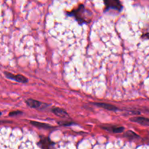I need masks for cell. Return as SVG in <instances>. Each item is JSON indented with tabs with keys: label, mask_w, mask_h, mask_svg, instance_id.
<instances>
[{
	"label": "cell",
	"mask_w": 149,
	"mask_h": 149,
	"mask_svg": "<svg viewBox=\"0 0 149 149\" xmlns=\"http://www.w3.org/2000/svg\"><path fill=\"white\" fill-rule=\"evenodd\" d=\"M52 112L54 114L56 115L57 116H59L61 118H68L69 115L68 113L65 111L64 109H61V108L55 107L52 109Z\"/></svg>",
	"instance_id": "obj_9"
},
{
	"label": "cell",
	"mask_w": 149,
	"mask_h": 149,
	"mask_svg": "<svg viewBox=\"0 0 149 149\" xmlns=\"http://www.w3.org/2000/svg\"><path fill=\"white\" fill-rule=\"evenodd\" d=\"M124 136L126 137V138H130V139H135V138H139V136H138L135 132H132V131L131 130H129L127 131V132H125V133L124 134Z\"/></svg>",
	"instance_id": "obj_11"
},
{
	"label": "cell",
	"mask_w": 149,
	"mask_h": 149,
	"mask_svg": "<svg viewBox=\"0 0 149 149\" xmlns=\"http://www.w3.org/2000/svg\"><path fill=\"white\" fill-rule=\"evenodd\" d=\"M130 121L135 123H138L143 126H149V119L143 116H133L130 118Z\"/></svg>",
	"instance_id": "obj_7"
},
{
	"label": "cell",
	"mask_w": 149,
	"mask_h": 149,
	"mask_svg": "<svg viewBox=\"0 0 149 149\" xmlns=\"http://www.w3.org/2000/svg\"><path fill=\"white\" fill-rule=\"evenodd\" d=\"M53 144L54 143L49 139V137L41 136V139L38 143V145L42 148V149H49Z\"/></svg>",
	"instance_id": "obj_6"
},
{
	"label": "cell",
	"mask_w": 149,
	"mask_h": 149,
	"mask_svg": "<svg viewBox=\"0 0 149 149\" xmlns=\"http://www.w3.org/2000/svg\"><path fill=\"white\" fill-rule=\"evenodd\" d=\"M25 102L27 104V106L31 108V109H39V110H43V109H46L47 107L49 106V104H48V103H43V102L39 101V100H33L32 98L27 99Z\"/></svg>",
	"instance_id": "obj_3"
},
{
	"label": "cell",
	"mask_w": 149,
	"mask_h": 149,
	"mask_svg": "<svg viewBox=\"0 0 149 149\" xmlns=\"http://www.w3.org/2000/svg\"><path fill=\"white\" fill-rule=\"evenodd\" d=\"M30 123L31 125H32L33 126L36 127L37 128H40V129L52 130L55 128V127L51 126V125H48V124L42 123V122H35V121H31Z\"/></svg>",
	"instance_id": "obj_10"
},
{
	"label": "cell",
	"mask_w": 149,
	"mask_h": 149,
	"mask_svg": "<svg viewBox=\"0 0 149 149\" xmlns=\"http://www.w3.org/2000/svg\"><path fill=\"white\" fill-rule=\"evenodd\" d=\"M105 4V11L108 10H114L121 12L122 10V4L120 0H103Z\"/></svg>",
	"instance_id": "obj_2"
},
{
	"label": "cell",
	"mask_w": 149,
	"mask_h": 149,
	"mask_svg": "<svg viewBox=\"0 0 149 149\" xmlns=\"http://www.w3.org/2000/svg\"><path fill=\"white\" fill-rule=\"evenodd\" d=\"M68 15L74 17L79 24L90 23L93 18V13L86 8L83 4H80L77 8L74 9L72 11L68 13Z\"/></svg>",
	"instance_id": "obj_1"
},
{
	"label": "cell",
	"mask_w": 149,
	"mask_h": 149,
	"mask_svg": "<svg viewBox=\"0 0 149 149\" xmlns=\"http://www.w3.org/2000/svg\"><path fill=\"white\" fill-rule=\"evenodd\" d=\"M100 127L107 132H113V133H122L125 130L124 127L116 126V125H100Z\"/></svg>",
	"instance_id": "obj_4"
},
{
	"label": "cell",
	"mask_w": 149,
	"mask_h": 149,
	"mask_svg": "<svg viewBox=\"0 0 149 149\" xmlns=\"http://www.w3.org/2000/svg\"><path fill=\"white\" fill-rule=\"evenodd\" d=\"M58 124L61 126H71L75 123L74 122H68V121H58Z\"/></svg>",
	"instance_id": "obj_12"
},
{
	"label": "cell",
	"mask_w": 149,
	"mask_h": 149,
	"mask_svg": "<svg viewBox=\"0 0 149 149\" xmlns=\"http://www.w3.org/2000/svg\"><path fill=\"white\" fill-rule=\"evenodd\" d=\"M22 113H23V112L20 111H15L10 112V113H9V116H17V115H18V114H21Z\"/></svg>",
	"instance_id": "obj_13"
},
{
	"label": "cell",
	"mask_w": 149,
	"mask_h": 149,
	"mask_svg": "<svg viewBox=\"0 0 149 149\" xmlns=\"http://www.w3.org/2000/svg\"><path fill=\"white\" fill-rule=\"evenodd\" d=\"M4 74H5L7 78L15 80V81H17V82L27 83L29 81L28 79L26 77H24V76L21 75V74H16V75H15V74H13L9 72H4Z\"/></svg>",
	"instance_id": "obj_5"
},
{
	"label": "cell",
	"mask_w": 149,
	"mask_h": 149,
	"mask_svg": "<svg viewBox=\"0 0 149 149\" xmlns=\"http://www.w3.org/2000/svg\"><path fill=\"white\" fill-rule=\"evenodd\" d=\"M143 111L148 112V113H149V109H146V110H143Z\"/></svg>",
	"instance_id": "obj_15"
},
{
	"label": "cell",
	"mask_w": 149,
	"mask_h": 149,
	"mask_svg": "<svg viewBox=\"0 0 149 149\" xmlns=\"http://www.w3.org/2000/svg\"><path fill=\"white\" fill-rule=\"evenodd\" d=\"M142 38L143 39H149V31L147 30L146 31L143 32L142 34Z\"/></svg>",
	"instance_id": "obj_14"
},
{
	"label": "cell",
	"mask_w": 149,
	"mask_h": 149,
	"mask_svg": "<svg viewBox=\"0 0 149 149\" xmlns=\"http://www.w3.org/2000/svg\"><path fill=\"white\" fill-rule=\"evenodd\" d=\"M1 112H0V116H1Z\"/></svg>",
	"instance_id": "obj_16"
},
{
	"label": "cell",
	"mask_w": 149,
	"mask_h": 149,
	"mask_svg": "<svg viewBox=\"0 0 149 149\" xmlns=\"http://www.w3.org/2000/svg\"><path fill=\"white\" fill-rule=\"evenodd\" d=\"M92 104L94 105V106H97V107L102 108V109H104L106 110L111 111H119V109H118L116 106H113L112 104H109V103H92Z\"/></svg>",
	"instance_id": "obj_8"
}]
</instances>
